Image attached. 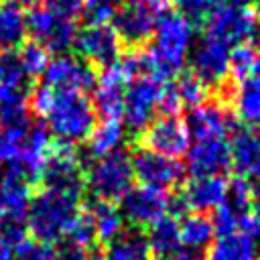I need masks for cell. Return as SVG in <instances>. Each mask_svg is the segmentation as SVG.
Returning a JSON list of instances; mask_svg holds the SVG:
<instances>
[{"instance_id": "6da1fadb", "label": "cell", "mask_w": 260, "mask_h": 260, "mask_svg": "<svg viewBox=\"0 0 260 260\" xmlns=\"http://www.w3.org/2000/svg\"><path fill=\"white\" fill-rule=\"evenodd\" d=\"M79 195L43 189L30 195L24 221L35 242L55 244L67 238L75 217L79 215Z\"/></svg>"}, {"instance_id": "7a4b0ae2", "label": "cell", "mask_w": 260, "mask_h": 260, "mask_svg": "<svg viewBox=\"0 0 260 260\" xmlns=\"http://www.w3.org/2000/svg\"><path fill=\"white\" fill-rule=\"evenodd\" d=\"M152 37V45L144 53L148 71L160 79L177 75L193 47V22L179 12H167L158 20Z\"/></svg>"}, {"instance_id": "3957f363", "label": "cell", "mask_w": 260, "mask_h": 260, "mask_svg": "<svg viewBox=\"0 0 260 260\" xmlns=\"http://www.w3.org/2000/svg\"><path fill=\"white\" fill-rule=\"evenodd\" d=\"M47 122L49 134L57 136L61 144H77L87 140L95 126V112L91 102L79 91L51 89L49 104L41 114Z\"/></svg>"}, {"instance_id": "277c9868", "label": "cell", "mask_w": 260, "mask_h": 260, "mask_svg": "<svg viewBox=\"0 0 260 260\" xmlns=\"http://www.w3.org/2000/svg\"><path fill=\"white\" fill-rule=\"evenodd\" d=\"M83 179H85V187L98 201L112 203L132 187L134 175H132L130 156L122 150L100 156L91 162Z\"/></svg>"}, {"instance_id": "5b68a950", "label": "cell", "mask_w": 260, "mask_h": 260, "mask_svg": "<svg viewBox=\"0 0 260 260\" xmlns=\"http://www.w3.org/2000/svg\"><path fill=\"white\" fill-rule=\"evenodd\" d=\"M169 0H122L114 16V30L120 41L128 45H142L148 41L167 14Z\"/></svg>"}, {"instance_id": "8992f818", "label": "cell", "mask_w": 260, "mask_h": 260, "mask_svg": "<svg viewBox=\"0 0 260 260\" xmlns=\"http://www.w3.org/2000/svg\"><path fill=\"white\" fill-rule=\"evenodd\" d=\"M162 85L165 79L156 77L154 73H142L126 83L122 118L132 132H144L154 120Z\"/></svg>"}, {"instance_id": "52a82bcc", "label": "cell", "mask_w": 260, "mask_h": 260, "mask_svg": "<svg viewBox=\"0 0 260 260\" xmlns=\"http://www.w3.org/2000/svg\"><path fill=\"white\" fill-rule=\"evenodd\" d=\"M256 16L248 6H215L203 20L205 37H211L223 45H246L256 32Z\"/></svg>"}, {"instance_id": "ba28073f", "label": "cell", "mask_w": 260, "mask_h": 260, "mask_svg": "<svg viewBox=\"0 0 260 260\" xmlns=\"http://www.w3.org/2000/svg\"><path fill=\"white\" fill-rule=\"evenodd\" d=\"M39 177L45 183V189L53 191L81 195V189L85 187L83 167L79 162V154L71 144L51 146Z\"/></svg>"}, {"instance_id": "9c48e42d", "label": "cell", "mask_w": 260, "mask_h": 260, "mask_svg": "<svg viewBox=\"0 0 260 260\" xmlns=\"http://www.w3.org/2000/svg\"><path fill=\"white\" fill-rule=\"evenodd\" d=\"M171 209V197L165 191L144 185L130 187L120 197V215L134 228H150Z\"/></svg>"}, {"instance_id": "30bf717a", "label": "cell", "mask_w": 260, "mask_h": 260, "mask_svg": "<svg viewBox=\"0 0 260 260\" xmlns=\"http://www.w3.org/2000/svg\"><path fill=\"white\" fill-rule=\"evenodd\" d=\"M144 148L158 152L169 158H177L187 154L191 146V136L187 124L177 114H162L154 118L144 130Z\"/></svg>"}, {"instance_id": "8fae6325", "label": "cell", "mask_w": 260, "mask_h": 260, "mask_svg": "<svg viewBox=\"0 0 260 260\" xmlns=\"http://www.w3.org/2000/svg\"><path fill=\"white\" fill-rule=\"evenodd\" d=\"M26 30L32 35L35 43L43 45L49 53L59 55L75 47L77 39V22L59 20L53 14H49L43 6H35L26 14Z\"/></svg>"}, {"instance_id": "7c38bea8", "label": "cell", "mask_w": 260, "mask_h": 260, "mask_svg": "<svg viewBox=\"0 0 260 260\" xmlns=\"http://www.w3.org/2000/svg\"><path fill=\"white\" fill-rule=\"evenodd\" d=\"M130 162H132L134 179H138L140 185L158 189V191H167L175 187L183 179V173H185V167L177 158L162 156L148 148L136 150Z\"/></svg>"}, {"instance_id": "4fadbf2b", "label": "cell", "mask_w": 260, "mask_h": 260, "mask_svg": "<svg viewBox=\"0 0 260 260\" xmlns=\"http://www.w3.org/2000/svg\"><path fill=\"white\" fill-rule=\"evenodd\" d=\"M75 49L85 59V63H93L104 69L116 65L122 57V41L110 24L85 26L81 32H77Z\"/></svg>"}, {"instance_id": "5bb4252c", "label": "cell", "mask_w": 260, "mask_h": 260, "mask_svg": "<svg viewBox=\"0 0 260 260\" xmlns=\"http://www.w3.org/2000/svg\"><path fill=\"white\" fill-rule=\"evenodd\" d=\"M95 81V71L89 63L67 55H59L53 61H49V65L43 71V85L61 91L83 93L85 89H91Z\"/></svg>"}, {"instance_id": "9a60e30c", "label": "cell", "mask_w": 260, "mask_h": 260, "mask_svg": "<svg viewBox=\"0 0 260 260\" xmlns=\"http://www.w3.org/2000/svg\"><path fill=\"white\" fill-rule=\"evenodd\" d=\"M230 53L232 49L211 37H201L191 53L193 75L209 85H219L230 75Z\"/></svg>"}, {"instance_id": "2e32d148", "label": "cell", "mask_w": 260, "mask_h": 260, "mask_svg": "<svg viewBox=\"0 0 260 260\" xmlns=\"http://www.w3.org/2000/svg\"><path fill=\"white\" fill-rule=\"evenodd\" d=\"M230 167L238 179L260 191V134L254 128H240L230 142Z\"/></svg>"}, {"instance_id": "e0dca14e", "label": "cell", "mask_w": 260, "mask_h": 260, "mask_svg": "<svg viewBox=\"0 0 260 260\" xmlns=\"http://www.w3.org/2000/svg\"><path fill=\"white\" fill-rule=\"evenodd\" d=\"M225 193H228V181L223 177H193L185 185L177 203L171 201V207L205 215L207 211H215L223 203Z\"/></svg>"}, {"instance_id": "ac0fdd59", "label": "cell", "mask_w": 260, "mask_h": 260, "mask_svg": "<svg viewBox=\"0 0 260 260\" xmlns=\"http://www.w3.org/2000/svg\"><path fill=\"white\" fill-rule=\"evenodd\" d=\"M185 124L189 136L195 142H199V140L225 138L228 132L234 128V118L219 102H203L191 108Z\"/></svg>"}, {"instance_id": "d6986e66", "label": "cell", "mask_w": 260, "mask_h": 260, "mask_svg": "<svg viewBox=\"0 0 260 260\" xmlns=\"http://www.w3.org/2000/svg\"><path fill=\"white\" fill-rule=\"evenodd\" d=\"M230 169V142L225 138L199 140L187 150V171L193 177H221Z\"/></svg>"}, {"instance_id": "ffe728a7", "label": "cell", "mask_w": 260, "mask_h": 260, "mask_svg": "<svg viewBox=\"0 0 260 260\" xmlns=\"http://www.w3.org/2000/svg\"><path fill=\"white\" fill-rule=\"evenodd\" d=\"M126 79L116 65L108 67L100 81H95L93 98L89 100L93 106V112L102 120H120L124 112V89H126Z\"/></svg>"}, {"instance_id": "44dd1931", "label": "cell", "mask_w": 260, "mask_h": 260, "mask_svg": "<svg viewBox=\"0 0 260 260\" xmlns=\"http://www.w3.org/2000/svg\"><path fill=\"white\" fill-rule=\"evenodd\" d=\"M26 35V12L22 6L10 0H0V51L8 53L22 47Z\"/></svg>"}, {"instance_id": "7402d4cb", "label": "cell", "mask_w": 260, "mask_h": 260, "mask_svg": "<svg viewBox=\"0 0 260 260\" xmlns=\"http://www.w3.org/2000/svg\"><path fill=\"white\" fill-rule=\"evenodd\" d=\"M232 102H234V112L238 120H242L246 128L260 126V77L258 75L238 81L232 93Z\"/></svg>"}, {"instance_id": "603a6c76", "label": "cell", "mask_w": 260, "mask_h": 260, "mask_svg": "<svg viewBox=\"0 0 260 260\" xmlns=\"http://www.w3.org/2000/svg\"><path fill=\"white\" fill-rule=\"evenodd\" d=\"M258 240L236 232L217 238L209 246L207 260H258Z\"/></svg>"}, {"instance_id": "cb8c5ba5", "label": "cell", "mask_w": 260, "mask_h": 260, "mask_svg": "<svg viewBox=\"0 0 260 260\" xmlns=\"http://www.w3.org/2000/svg\"><path fill=\"white\" fill-rule=\"evenodd\" d=\"M150 256L146 236L138 230H126L108 242L104 260H150Z\"/></svg>"}, {"instance_id": "d4e9b609", "label": "cell", "mask_w": 260, "mask_h": 260, "mask_svg": "<svg viewBox=\"0 0 260 260\" xmlns=\"http://www.w3.org/2000/svg\"><path fill=\"white\" fill-rule=\"evenodd\" d=\"M148 246L156 258H173L181 250V234L179 223L173 215H165L148 228Z\"/></svg>"}, {"instance_id": "484cf974", "label": "cell", "mask_w": 260, "mask_h": 260, "mask_svg": "<svg viewBox=\"0 0 260 260\" xmlns=\"http://www.w3.org/2000/svg\"><path fill=\"white\" fill-rule=\"evenodd\" d=\"M124 142V128L120 120H102V124L93 126L91 134L87 136V154L93 158L106 156L110 152L120 150Z\"/></svg>"}, {"instance_id": "4316f807", "label": "cell", "mask_w": 260, "mask_h": 260, "mask_svg": "<svg viewBox=\"0 0 260 260\" xmlns=\"http://www.w3.org/2000/svg\"><path fill=\"white\" fill-rule=\"evenodd\" d=\"M179 234H181V246H185L191 252H199L211 246V240L215 236L211 219L203 213L187 215L183 223H179Z\"/></svg>"}, {"instance_id": "83f0119b", "label": "cell", "mask_w": 260, "mask_h": 260, "mask_svg": "<svg viewBox=\"0 0 260 260\" xmlns=\"http://www.w3.org/2000/svg\"><path fill=\"white\" fill-rule=\"evenodd\" d=\"M89 215L93 219V228H95V240H102V242H112L118 234H122V215L120 211L112 205V203H102V201H95V205L89 209Z\"/></svg>"}, {"instance_id": "f1b7e54d", "label": "cell", "mask_w": 260, "mask_h": 260, "mask_svg": "<svg viewBox=\"0 0 260 260\" xmlns=\"http://www.w3.org/2000/svg\"><path fill=\"white\" fill-rule=\"evenodd\" d=\"M28 126H4V124H0V165H12L18 160Z\"/></svg>"}, {"instance_id": "f546056e", "label": "cell", "mask_w": 260, "mask_h": 260, "mask_svg": "<svg viewBox=\"0 0 260 260\" xmlns=\"http://www.w3.org/2000/svg\"><path fill=\"white\" fill-rule=\"evenodd\" d=\"M256 61H258V51L254 47L250 45L234 47L230 53V75L234 77V81L238 83L252 77L256 69Z\"/></svg>"}, {"instance_id": "4dcf8cb0", "label": "cell", "mask_w": 260, "mask_h": 260, "mask_svg": "<svg viewBox=\"0 0 260 260\" xmlns=\"http://www.w3.org/2000/svg\"><path fill=\"white\" fill-rule=\"evenodd\" d=\"M118 6L120 0H83L81 16L87 26H104L114 20Z\"/></svg>"}, {"instance_id": "1f68e13d", "label": "cell", "mask_w": 260, "mask_h": 260, "mask_svg": "<svg viewBox=\"0 0 260 260\" xmlns=\"http://www.w3.org/2000/svg\"><path fill=\"white\" fill-rule=\"evenodd\" d=\"M16 57H18V63H20V67H22V71H24L26 77L28 75H43L45 67L51 61L49 59V51L43 45L35 43V41L24 43L22 49H20V53Z\"/></svg>"}, {"instance_id": "d6a6232c", "label": "cell", "mask_w": 260, "mask_h": 260, "mask_svg": "<svg viewBox=\"0 0 260 260\" xmlns=\"http://www.w3.org/2000/svg\"><path fill=\"white\" fill-rule=\"evenodd\" d=\"M175 83V89L179 93V100H181V106H189V108H195L199 104L205 102V93H207V85L201 83L193 73H185L181 75Z\"/></svg>"}, {"instance_id": "836d02e7", "label": "cell", "mask_w": 260, "mask_h": 260, "mask_svg": "<svg viewBox=\"0 0 260 260\" xmlns=\"http://www.w3.org/2000/svg\"><path fill=\"white\" fill-rule=\"evenodd\" d=\"M65 240H69L77 246H83V248H87L95 240V228H93V219H91L89 211H79V215L75 217Z\"/></svg>"}, {"instance_id": "e575fe53", "label": "cell", "mask_w": 260, "mask_h": 260, "mask_svg": "<svg viewBox=\"0 0 260 260\" xmlns=\"http://www.w3.org/2000/svg\"><path fill=\"white\" fill-rule=\"evenodd\" d=\"M43 8L59 20L77 22V18L81 16L83 0H43Z\"/></svg>"}, {"instance_id": "d590c367", "label": "cell", "mask_w": 260, "mask_h": 260, "mask_svg": "<svg viewBox=\"0 0 260 260\" xmlns=\"http://www.w3.org/2000/svg\"><path fill=\"white\" fill-rule=\"evenodd\" d=\"M179 14L191 22H203L207 14L215 8V0H173Z\"/></svg>"}, {"instance_id": "8d00e7d4", "label": "cell", "mask_w": 260, "mask_h": 260, "mask_svg": "<svg viewBox=\"0 0 260 260\" xmlns=\"http://www.w3.org/2000/svg\"><path fill=\"white\" fill-rule=\"evenodd\" d=\"M12 260H53V252L41 242L24 240L12 250Z\"/></svg>"}, {"instance_id": "74e56055", "label": "cell", "mask_w": 260, "mask_h": 260, "mask_svg": "<svg viewBox=\"0 0 260 260\" xmlns=\"http://www.w3.org/2000/svg\"><path fill=\"white\" fill-rule=\"evenodd\" d=\"M53 260H89V254H87V248L65 240L63 244H59L57 252L53 254Z\"/></svg>"}, {"instance_id": "f35d334b", "label": "cell", "mask_w": 260, "mask_h": 260, "mask_svg": "<svg viewBox=\"0 0 260 260\" xmlns=\"http://www.w3.org/2000/svg\"><path fill=\"white\" fill-rule=\"evenodd\" d=\"M169 260H203L201 258V254L199 252H191V250H179L173 258H169Z\"/></svg>"}, {"instance_id": "ab89813d", "label": "cell", "mask_w": 260, "mask_h": 260, "mask_svg": "<svg viewBox=\"0 0 260 260\" xmlns=\"http://www.w3.org/2000/svg\"><path fill=\"white\" fill-rule=\"evenodd\" d=\"M250 215L256 221V225L260 228V191H256V195H254V201H252V207H250Z\"/></svg>"}, {"instance_id": "60d3db41", "label": "cell", "mask_w": 260, "mask_h": 260, "mask_svg": "<svg viewBox=\"0 0 260 260\" xmlns=\"http://www.w3.org/2000/svg\"><path fill=\"white\" fill-rule=\"evenodd\" d=\"M12 250L14 248L0 238V260H12Z\"/></svg>"}, {"instance_id": "b9f144b4", "label": "cell", "mask_w": 260, "mask_h": 260, "mask_svg": "<svg viewBox=\"0 0 260 260\" xmlns=\"http://www.w3.org/2000/svg\"><path fill=\"white\" fill-rule=\"evenodd\" d=\"M250 0H215V6H248Z\"/></svg>"}, {"instance_id": "7bdbcfd3", "label": "cell", "mask_w": 260, "mask_h": 260, "mask_svg": "<svg viewBox=\"0 0 260 260\" xmlns=\"http://www.w3.org/2000/svg\"><path fill=\"white\" fill-rule=\"evenodd\" d=\"M10 2H14V4H18V6H35V4L41 2V0H10Z\"/></svg>"}, {"instance_id": "ee69618b", "label": "cell", "mask_w": 260, "mask_h": 260, "mask_svg": "<svg viewBox=\"0 0 260 260\" xmlns=\"http://www.w3.org/2000/svg\"><path fill=\"white\" fill-rule=\"evenodd\" d=\"M254 12H256V20H260V0H254Z\"/></svg>"}, {"instance_id": "f6af8a7d", "label": "cell", "mask_w": 260, "mask_h": 260, "mask_svg": "<svg viewBox=\"0 0 260 260\" xmlns=\"http://www.w3.org/2000/svg\"><path fill=\"white\" fill-rule=\"evenodd\" d=\"M89 260H102L100 256H89Z\"/></svg>"}, {"instance_id": "bcb514c9", "label": "cell", "mask_w": 260, "mask_h": 260, "mask_svg": "<svg viewBox=\"0 0 260 260\" xmlns=\"http://www.w3.org/2000/svg\"><path fill=\"white\" fill-rule=\"evenodd\" d=\"M2 55H4V51H0V65H2Z\"/></svg>"}]
</instances>
